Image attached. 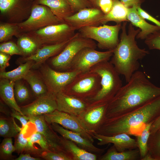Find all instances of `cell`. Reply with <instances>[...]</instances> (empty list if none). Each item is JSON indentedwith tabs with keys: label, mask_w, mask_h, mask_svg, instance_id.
I'll list each match as a JSON object with an SVG mask.
<instances>
[{
	"label": "cell",
	"mask_w": 160,
	"mask_h": 160,
	"mask_svg": "<svg viewBox=\"0 0 160 160\" xmlns=\"http://www.w3.org/2000/svg\"><path fill=\"white\" fill-rule=\"evenodd\" d=\"M108 105V103H90L77 117L86 129L93 134L105 120Z\"/></svg>",
	"instance_id": "13"
},
{
	"label": "cell",
	"mask_w": 160,
	"mask_h": 160,
	"mask_svg": "<svg viewBox=\"0 0 160 160\" xmlns=\"http://www.w3.org/2000/svg\"><path fill=\"white\" fill-rule=\"evenodd\" d=\"M148 153L154 159L160 160V130L150 134L148 142Z\"/></svg>",
	"instance_id": "32"
},
{
	"label": "cell",
	"mask_w": 160,
	"mask_h": 160,
	"mask_svg": "<svg viewBox=\"0 0 160 160\" xmlns=\"http://www.w3.org/2000/svg\"><path fill=\"white\" fill-rule=\"evenodd\" d=\"M39 157L46 160H73L71 156L64 151H43Z\"/></svg>",
	"instance_id": "37"
},
{
	"label": "cell",
	"mask_w": 160,
	"mask_h": 160,
	"mask_svg": "<svg viewBox=\"0 0 160 160\" xmlns=\"http://www.w3.org/2000/svg\"><path fill=\"white\" fill-rule=\"evenodd\" d=\"M121 27L119 23L114 25L85 26L78 31L82 36L96 41L100 49L113 50L119 42L118 34Z\"/></svg>",
	"instance_id": "6"
},
{
	"label": "cell",
	"mask_w": 160,
	"mask_h": 160,
	"mask_svg": "<svg viewBox=\"0 0 160 160\" xmlns=\"http://www.w3.org/2000/svg\"><path fill=\"white\" fill-rule=\"evenodd\" d=\"M75 30L66 22L52 25L28 33L27 35L41 46L60 44L71 39L75 34Z\"/></svg>",
	"instance_id": "8"
},
{
	"label": "cell",
	"mask_w": 160,
	"mask_h": 160,
	"mask_svg": "<svg viewBox=\"0 0 160 160\" xmlns=\"http://www.w3.org/2000/svg\"><path fill=\"white\" fill-rule=\"evenodd\" d=\"M20 32L17 23H1L0 25V42L8 40Z\"/></svg>",
	"instance_id": "33"
},
{
	"label": "cell",
	"mask_w": 160,
	"mask_h": 160,
	"mask_svg": "<svg viewBox=\"0 0 160 160\" xmlns=\"http://www.w3.org/2000/svg\"><path fill=\"white\" fill-rule=\"evenodd\" d=\"M0 52L10 56L15 55H22V53L17 44L12 41L1 44L0 45Z\"/></svg>",
	"instance_id": "38"
},
{
	"label": "cell",
	"mask_w": 160,
	"mask_h": 160,
	"mask_svg": "<svg viewBox=\"0 0 160 160\" xmlns=\"http://www.w3.org/2000/svg\"><path fill=\"white\" fill-rule=\"evenodd\" d=\"M43 115L49 124H58L67 129L79 134L92 143L94 142L93 133L86 129L77 116L57 110Z\"/></svg>",
	"instance_id": "12"
},
{
	"label": "cell",
	"mask_w": 160,
	"mask_h": 160,
	"mask_svg": "<svg viewBox=\"0 0 160 160\" xmlns=\"http://www.w3.org/2000/svg\"><path fill=\"white\" fill-rule=\"evenodd\" d=\"M23 115L27 116L44 115L57 110L55 96L50 92L37 97L32 103L20 107Z\"/></svg>",
	"instance_id": "15"
},
{
	"label": "cell",
	"mask_w": 160,
	"mask_h": 160,
	"mask_svg": "<svg viewBox=\"0 0 160 160\" xmlns=\"http://www.w3.org/2000/svg\"><path fill=\"white\" fill-rule=\"evenodd\" d=\"M160 115V96L132 111L105 119L95 133L106 136L125 133L136 136Z\"/></svg>",
	"instance_id": "2"
},
{
	"label": "cell",
	"mask_w": 160,
	"mask_h": 160,
	"mask_svg": "<svg viewBox=\"0 0 160 160\" xmlns=\"http://www.w3.org/2000/svg\"><path fill=\"white\" fill-rule=\"evenodd\" d=\"M11 115V116L18 119L21 124L22 128H23L29 122L28 117L26 116L21 114L18 112L12 109Z\"/></svg>",
	"instance_id": "44"
},
{
	"label": "cell",
	"mask_w": 160,
	"mask_h": 160,
	"mask_svg": "<svg viewBox=\"0 0 160 160\" xmlns=\"http://www.w3.org/2000/svg\"><path fill=\"white\" fill-rule=\"evenodd\" d=\"M30 85L32 90L37 97L44 95L49 91L43 80L35 73L30 70L23 78Z\"/></svg>",
	"instance_id": "28"
},
{
	"label": "cell",
	"mask_w": 160,
	"mask_h": 160,
	"mask_svg": "<svg viewBox=\"0 0 160 160\" xmlns=\"http://www.w3.org/2000/svg\"><path fill=\"white\" fill-rule=\"evenodd\" d=\"M145 43L150 49L160 50V30L148 36Z\"/></svg>",
	"instance_id": "39"
},
{
	"label": "cell",
	"mask_w": 160,
	"mask_h": 160,
	"mask_svg": "<svg viewBox=\"0 0 160 160\" xmlns=\"http://www.w3.org/2000/svg\"><path fill=\"white\" fill-rule=\"evenodd\" d=\"M57 110L78 116L90 104L88 100L68 95L64 92L55 95Z\"/></svg>",
	"instance_id": "16"
},
{
	"label": "cell",
	"mask_w": 160,
	"mask_h": 160,
	"mask_svg": "<svg viewBox=\"0 0 160 160\" xmlns=\"http://www.w3.org/2000/svg\"><path fill=\"white\" fill-rule=\"evenodd\" d=\"M62 23L63 22L55 15L48 7L37 4L32 7L28 18L17 24L20 32L29 33Z\"/></svg>",
	"instance_id": "9"
},
{
	"label": "cell",
	"mask_w": 160,
	"mask_h": 160,
	"mask_svg": "<svg viewBox=\"0 0 160 160\" xmlns=\"http://www.w3.org/2000/svg\"><path fill=\"white\" fill-rule=\"evenodd\" d=\"M104 14L99 8H86L67 17L64 21L76 30H78L85 26H99L101 24V20Z\"/></svg>",
	"instance_id": "14"
},
{
	"label": "cell",
	"mask_w": 160,
	"mask_h": 160,
	"mask_svg": "<svg viewBox=\"0 0 160 160\" xmlns=\"http://www.w3.org/2000/svg\"><path fill=\"white\" fill-rule=\"evenodd\" d=\"M17 45L22 55L28 56L34 54L40 46L35 40L28 35L20 36L17 41Z\"/></svg>",
	"instance_id": "30"
},
{
	"label": "cell",
	"mask_w": 160,
	"mask_h": 160,
	"mask_svg": "<svg viewBox=\"0 0 160 160\" xmlns=\"http://www.w3.org/2000/svg\"><path fill=\"white\" fill-rule=\"evenodd\" d=\"M88 0L91 3L92 5L94 7L95 2L96 0Z\"/></svg>",
	"instance_id": "51"
},
{
	"label": "cell",
	"mask_w": 160,
	"mask_h": 160,
	"mask_svg": "<svg viewBox=\"0 0 160 160\" xmlns=\"http://www.w3.org/2000/svg\"><path fill=\"white\" fill-rule=\"evenodd\" d=\"M100 89V76L95 73L89 71L78 74L67 87L64 92L89 101Z\"/></svg>",
	"instance_id": "5"
},
{
	"label": "cell",
	"mask_w": 160,
	"mask_h": 160,
	"mask_svg": "<svg viewBox=\"0 0 160 160\" xmlns=\"http://www.w3.org/2000/svg\"><path fill=\"white\" fill-rule=\"evenodd\" d=\"M61 143L64 150L73 160H96L98 156L79 147L72 141L61 136Z\"/></svg>",
	"instance_id": "23"
},
{
	"label": "cell",
	"mask_w": 160,
	"mask_h": 160,
	"mask_svg": "<svg viewBox=\"0 0 160 160\" xmlns=\"http://www.w3.org/2000/svg\"><path fill=\"white\" fill-rule=\"evenodd\" d=\"M97 46L93 40L84 37L79 32L76 33L63 49L52 58L51 65L56 69L68 71L72 60L79 51L85 47L96 49Z\"/></svg>",
	"instance_id": "7"
},
{
	"label": "cell",
	"mask_w": 160,
	"mask_h": 160,
	"mask_svg": "<svg viewBox=\"0 0 160 160\" xmlns=\"http://www.w3.org/2000/svg\"><path fill=\"white\" fill-rule=\"evenodd\" d=\"M52 128L62 137L70 140L79 147L97 155L101 156L109 146L100 148L95 146L93 143L84 137L79 133L67 129L59 124L53 123L50 124Z\"/></svg>",
	"instance_id": "18"
},
{
	"label": "cell",
	"mask_w": 160,
	"mask_h": 160,
	"mask_svg": "<svg viewBox=\"0 0 160 160\" xmlns=\"http://www.w3.org/2000/svg\"><path fill=\"white\" fill-rule=\"evenodd\" d=\"M15 151L14 145L13 144L12 138H5L0 145V160H7L12 157V154Z\"/></svg>",
	"instance_id": "34"
},
{
	"label": "cell",
	"mask_w": 160,
	"mask_h": 160,
	"mask_svg": "<svg viewBox=\"0 0 160 160\" xmlns=\"http://www.w3.org/2000/svg\"><path fill=\"white\" fill-rule=\"evenodd\" d=\"M41 73L48 91L55 96L58 93L64 92L73 79L81 72L74 70L60 72L45 65L41 68Z\"/></svg>",
	"instance_id": "10"
},
{
	"label": "cell",
	"mask_w": 160,
	"mask_h": 160,
	"mask_svg": "<svg viewBox=\"0 0 160 160\" xmlns=\"http://www.w3.org/2000/svg\"><path fill=\"white\" fill-rule=\"evenodd\" d=\"M11 56L5 53L0 52V72L5 71V68L9 65V61Z\"/></svg>",
	"instance_id": "46"
},
{
	"label": "cell",
	"mask_w": 160,
	"mask_h": 160,
	"mask_svg": "<svg viewBox=\"0 0 160 160\" xmlns=\"http://www.w3.org/2000/svg\"><path fill=\"white\" fill-rule=\"evenodd\" d=\"M28 117L29 122L34 124L37 131L43 135L54 152H66L61 143V137L47 122L43 115Z\"/></svg>",
	"instance_id": "17"
},
{
	"label": "cell",
	"mask_w": 160,
	"mask_h": 160,
	"mask_svg": "<svg viewBox=\"0 0 160 160\" xmlns=\"http://www.w3.org/2000/svg\"><path fill=\"white\" fill-rule=\"evenodd\" d=\"M23 133L22 128L17 136L14 144L15 151L18 154L21 153L24 151L28 142V137H24Z\"/></svg>",
	"instance_id": "40"
},
{
	"label": "cell",
	"mask_w": 160,
	"mask_h": 160,
	"mask_svg": "<svg viewBox=\"0 0 160 160\" xmlns=\"http://www.w3.org/2000/svg\"><path fill=\"white\" fill-rule=\"evenodd\" d=\"M95 49L85 47L81 49L72 60L69 70L81 72L88 71L96 64L108 61L113 54V50L101 52Z\"/></svg>",
	"instance_id": "11"
},
{
	"label": "cell",
	"mask_w": 160,
	"mask_h": 160,
	"mask_svg": "<svg viewBox=\"0 0 160 160\" xmlns=\"http://www.w3.org/2000/svg\"><path fill=\"white\" fill-rule=\"evenodd\" d=\"M15 84V81L6 79H0V97L11 109L15 110L21 114L23 115L15 97L14 92Z\"/></svg>",
	"instance_id": "24"
},
{
	"label": "cell",
	"mask_w": 160,
	"mask_h": 160,
	"mask_svg": "<svg viewBox=\"0 0 160 160\" xmlns=\"http://www.w3.org/2000/svg\"><path fill=\"white\" fill-rule=\"evenodd\" d=\"M92 136L94 139L98 140L97 145L102 146L111 143L118 151L122 152L138 148L136 140L132 138L127 134L106 136L94 133Z\"/></svg>",
	"instance_id": "19"
},
{
	"label": "cell",
	"mask_w": 160,
	"mask_h": 160,
	"mask_svg": "<svg viewBox=\"0 0 160 160\" xmlns=\"http://www.w3.org/2000/svg\"><path fill=\"white\" fill-rule=\"evenodd\" d=\"M137 10L138 14L143 18L149 20L160 27V21L142 9L140 6L137 7Z\"/></svg>",
	"instance_id": "45"
},
{
	"label": "cell",
	"mask_w": 160,
	"mask_h": 160,
	"mask_svg": "<svg viewBox=\"0 0 160 160\" xmlns=\"http://www.w3.org/2000/svg\"><path fill=\"white\" fill-rule=\"evenodd\" d=\"M98 159L100 160H141V157L138 148L119 152L113 145Z\"/></svg>",
	"instance_id": "25"
},
{
	"label": "cell",
	"mask_w": 160,
	"mask_h": 160,
	"mask_svg": "<svg viewBox=\"0 0 160 160\" xmlns=\"http://www.w3.org/2000/svg\"><path fill=\"white\" fill-rule=\"evenodd\" d=\"M14 92L16 100L19 103H23L29 98L30 95L28 89L20 80L15 82Z\"/></svg>",
	"instance_id": "35"
},
{
	"label": "cell",
	"mask_w": 160,
	"mask_h": 160,
	"mask_svg": "<svg viewBox=\"0 0 160 160\" xmlns=\"http://www.w3.org/2000/svg\"><path fill=\"white\" fill-rule=\"evenodd\" d=\"M127 83L108 103L105 119L132 111L160 96V87L152 83L143 72H135Z\"/></svg>",
	"instance_id": "1"
},
{
	"label": "cell",
	"mask_w": 160,
	"mask_h": 160,
	"mask_svg": "<svg viewBox=\"0 0 160 160\" xmlns=\"http://www.w3.org/2000/svg\"><path fill=\"white\" fill-rule=\"evenodd\" d=\"M66 0L70 5L74 13L85 8L94 7L88 0Z\"/></svg>",
	"instance_id": "41"
},
{
	"label": "cell",
	"mask_w": 160,
	"mask_h": 160,
	"mask_svg": "<svg viewBox=\"0 0 160 160\" xmlns=\"http://www.w3.org/2000/svg\"><path fill=\"white\" fill-rule=\"evenodd\" d=\"M120 1L126 7L129 8L134 5L137 7L140 6L144 0H120Z\"/></svg>",
	"instance_id": "47"
},
{
	"label": "cell",
	"mask_w": 160,
	"mask_h": 160,
	"mask_svg": "<svg viewBox=\"0 0 160 160\" xmlns=\"http://www.w3.org/2000/svg\"><path fill=\"white\" fill-rule=\"evenodd\" d=\"M153 122L147 124L140 134L136 136V140L140 153L141 160L148 152V142L150 135V128Z\"/></svg>",
	"instance_id": "31"
},
{
	"label": "cell",
	"mask_w": 160,
	"mask_h": 160,
	"mask_svg": "<svg viewBox=\"0 0 160 160\" xmlns=\"http://www.w3.org/2000/svg\"><path fill=\"white\" fill-rule=\"evenodd\" d=\"M123 22L120 40L113 50V54L110 62L118 73L124 76L127 83L133 74L139 69L140 65L139 60L149 52L145 49L140 48L137 44L135 37L140 30H135L130 23L127 34V21Z\"/></svg>",
	"instance_id": "3"
},
{
	"label": "cell",
	"mask_w": 160,
	"mask_h": 160,
	"mask_svg": "<svg viewBox=\"0 0 160 160\" xmlns=\"http://www.w3.org/2000/svg\"><path fill=\"white\" fill-rule=\"evenodd\" d=\"M113 4V0H96L94 7L99 9L104 14H106L110 11Z\"/></svg>",
	"instance_id": "42"
},
{
	"label": "cell",
	"mask_w": 160,
	"mask_h": 160,
	"mask_svg": "<svg viewBox=\"0 0 160 160\" xmlns=\"http://www.w3.org/2000/svg\"><path fill=\"white\" fill-rule=\"evenodd\" d=\"M141 160H154V159L147 153L145 156L141 159Z\"/></svg>",
	"instance_id": "50"
},
{
	"label": "cell",
	"mask_w": 160,
	"mask_h": 160,
	"mask_svg": "<svg viewBox=\"0 0 160 160\" xmlns=\"http://www.w3.org/2000/svg\"><path fill=\"white\" fill-rule=\"evenodd\" d=\"M71 39L60 44L43 45L42 47L39 48L34 53L23 58L21 61L23 62L33 61L34 63L33 68L38 67L49 58L59 54Z\"/></svg>",
	"instance_id": "20"
},
{
	"label": "cell",
	"mask_w": 160,
	"mask_h": 160,
	"mask_svg": "<svg viewBox=\"0 0 160 160\" xmlns=\"http://www.w3.org/2000/svg\"><path fill=\"white\" fill-rule=\"evenodd\" d=\"M113 0V7L108 13L103 15L101 21V24H105L109 21H114L116 23L128 21L127 19L128 8L119 0Z\"/></svg>",
	"instance_id": "26"
},
{
	"label": "cell",
	"mask_w": 160,
	"mask_h": 160,
	"mask_svg": "<svg viewBox=\"0 0 160 160\" xmlns=\"http://www.w3.org/2000/svg\"><path fill=\"white\" fill-rule=\"evenodd\" d=\"M29 137L32 142L39 145L43 151L54 152L43 135L36 131Z\"/></svg>",
	"instance_id": "36"
},
{
	"label": "cell",
	"mask_w": 160,
	"mask_h": 160,
	"mask_svg": "<svg viewBox=\"0 0 160 160\" xmlns=\"http://www.w3.org/2000/svg\"><path fill=\"white\" fill-rule=\"evenodd\" d=\"M41 158L32 157L28 153H20L18 157L15 159V160H40Z\"/></svg>",
	"instance_id": "49"
},
{
	"label": "cell",
	"mask_w": 160,
	"mask_h": 160,
	"mask_svg": "<svg viewBox=\"0 0 160 160\" xmlns=\"http://www.w3.org/2000/svg\"><path fill=\"white\" fill-rule=\"evenodd\" d=\"M137 7L134 5L128 8L127 19L133 25L139 28L140 30L136 36V38L145 39L149 35L160 30V27L146 22L138 14Z\"/></svg>",
	"instance_id": "21"
},
{
	"label": "cell",
	"mask_w": 160,
	"mask_h": 160,
	"mask_svg": "<svg viewBox=\"0 0 160 160\" xmlns=\"http://www.w3.org/2000/svg\"><path fill=\"white\" fill-rule=\"evenodd\" d=\"M38 4L48 7L52 13L61 21L74 14L71 7L66 0H37Z\"/></svg>",
	"instance_id": "22"
},
{
	"label": "cell",
	"mask_w": 160,
	"mask_h": 160,
	"mask_svg": "<svg viewBox=\"0 0 160 160\" xmlns=\"http://www.w3.org/2000/svg\"><path fill=\"white\" fill-rule=\"evenodd\" d=\"M160 130V115L152 123L150 128V134Z\"/></svg>",
	"instance_id": "48"
},
{
	"label": "cell",
	"mask_w": 160,
	"mask_h": 160,
	"mask_svg": "<svg viewBox=\"0 0 160 160\" xmlns=\"http://www.w3.org/2000/svg\"><path fill=\"white\" fill-rule=\"evenodd\" d=\"M13 118H1L0 136L5 138L16 137L23 128H20L15 122Z\"/></svg>",
	"instance_id": "29"
},
{
	"label": "cell",
	"mask_w": 160,
	"mask_h": 160,
	"mask_svg": "<svg viewBox=\"0 0 160 160\" xmlns=\"http://www.w3.org/2000/svg\"><path fill=\"white\" fill-rule=\"evenodd\" d=\"M34 63L33 61H28L12 71L0 72V79H6L15 82L23 79L30 69L33 68Z\"/></svg>",
	"instance_id": "27"
},
{
	"label": "cell",
	"mask_w": 160,
	"mask_h": 160,
	"mask_svg": "<svg viewBox=\"0 0 160 160\" xmlns=\"http://www.w3.org/2000/svg\"><path fill=\"white\" fill-rule=\"evenodd\" d=\"M89 71L97 73L100 76L101 89L89 102L90 103H108L122 86L120 74L108 61L96 64Z\"/></svg>",
	"instance_id": "4"
},
{
	"label": "cell",
	"mask_w": 160,
	"mask_h": 160,
	"mask_svg": "<svg viewBox=\"0 0 160 160\" xmlns=\"http://www.w3.org/2000/svg\"></svg>",
	"instance_id": "52"
},
{
	"label": "cell",
	"mask_w": 160,
	"mask_h": 160,
	"mask_svg": "<svg viewBox=\"0 0 160 160\" xmlns=\"http://www.w3.org/2000/svg\"><path fill=\"white\" fill-rule=\"evenodd\" d=\"M19 0H0V10L5 13L12 9L18 3Z\"/></svg>",
	"instance_id": "43"
}]
</instances>
